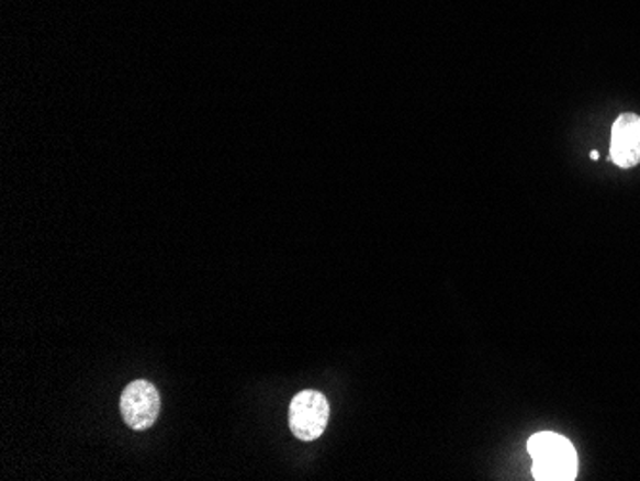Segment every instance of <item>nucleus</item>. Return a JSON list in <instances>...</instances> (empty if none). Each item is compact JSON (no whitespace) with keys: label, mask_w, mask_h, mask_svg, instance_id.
Segmentation results:
<instances>
[{"label":"nucleus","mask_w":640,"mask_h":481,"mask_svg":"<svg viewBox=\"0 0 640 481\" xmlns=\"http://www.w3.org/2000/svg\"><path fill=\"white\" fill-rule=\"evenodd\" d=\"M528 451L534 459L537 481H572L577 476V452L568 437L554 432H539L529 437Z\"/></svg>","instance_id":"obj_1"},{"label":"nucleus","mask_w":640,"mask_h":481,"mask_svg":"<svg viewBox=\"0 0 640 481\" xmlns=\"http://www.w3.org/2000/svg\"><path fill=\"white\" fill-rule=\"evenodd\" d=\"M290 429L302 441H315L323 436L330 421V403L317 390L300 391L290 403Z\"/></svg>","instance_id":"obj_2"},{"label":"nucleus","mask_w":640,"mask_h":481,"mask_svg":"<svg viewBox=\"0 0 640 481\" xmlns=\"http://www.w3.org/2000/svg\"><path fill=\"white\" fill-rule=\"evenodd\" d=\"M121 416L128 428L144 432L158 421L161 399L156 385L146 380H135L121 393Z\"/></svg>","instance_id":"obj_3"},{"label":"nucleus","mask_w":640,"mask_h":481,"mask_svg":"<svg viewBox=\"0 0 640 481\" xmlns=\"http://www.w3.org/2000/svg\"><path fill=\"white\" fill-rule=\"evenodd\" d=\"M610 158L621 169L640 164V115L621 113L611 125Z\"/></svg>","instance_id":"obj_4"},{"label":"nucleus","mask_w":640,"mask_h":481,"mask_svg":"<svg viewBox=\"0 0 640 481\" xmlns=\"http://www.w3.org/2000/svg\"><path fill=\"white\" fill-rule=\"evenodd\" d=\"M591 158L598 159V152H591Z\"/></svg>","instance_id":"obj_5"}]
</instances>
